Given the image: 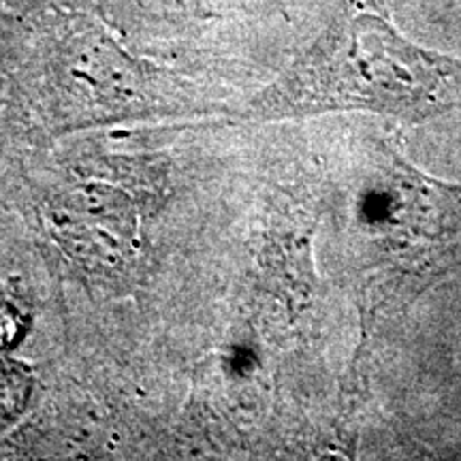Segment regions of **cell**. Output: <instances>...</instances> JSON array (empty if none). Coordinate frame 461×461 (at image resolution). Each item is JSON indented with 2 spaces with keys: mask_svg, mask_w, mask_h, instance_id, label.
<instances>
[{
  "mask_svg": "<svg viewBox=\"0 0 461 461\" xmlns=\"http://www.w3.org/2000/svg\"><path fill=\"white\" fill-rule=\"evenodd\" d=\"M17 331H20V321H17L15 310L9 303L0 302V348L14 344Z\"/></svg>",
  "mask_w": 461,
  "mask_h": 461,
  "instance_id": "obj_3",
  "label": "cell"
},
{
  "mask_svg": "<svg viewBox=\"0 0 461 461\" xmlns=\"http://www.w3.org/2000/svg\"><path fill=\"white\" fill-rule=\"evenodd\" d=\"M31 393V380L20 366L0 361V425L22 412Z\"/></svg>",
  "mask_w": 461,
  "mask_h": 461,
  "instance_id": "obj_2",
  "label": "cell"
},
{
  "mask_svg": "<svg viewBox=\"0 0 461 461\" xmlns=\"http://www.w3.org/2000/svg\"><path fill=\"white\" fill-rule=\"evenodd\" d=\"M302 105H363L428 120L461 105V60L408 43L380 15L363 14L303 68Z\"/></svg>",
  "mask_w": 461,
  "mask_h": 461,
  "instance_id": "obj_1",
  "label": "cell"
}]
</instances>
